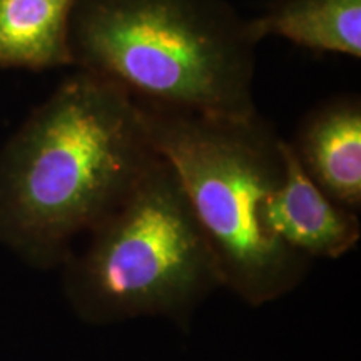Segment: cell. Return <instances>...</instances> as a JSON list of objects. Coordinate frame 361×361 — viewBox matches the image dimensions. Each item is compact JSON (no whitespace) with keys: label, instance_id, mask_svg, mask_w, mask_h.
<instances>
[{"label":"cell","instance_id":"1","mask_svg":"<svg viewBox=\"0 0 361 361\" xmlns=\"http://www.w3.org/2000/svg\"><path fill=\"white\" fill-rule=\"evenodd\" d=\"M157 159L139 102L78 71L0 147V243L34 268L62 266Z\"/></svg>","mask_w":361,"mask_h":361},{"label":"cell","instance_id":"2","mask_svg":"<svg viewBox=\"0 0 361 361\" xmlns=\"http://www.w3.org/2000/svg\"><path fill=\"white\" fill-rule=\"evenodd\" d=\"M256 42L228 0H78L71 64L152 106L247 119Z\"/></svg>","mask_w":361,"mask_h":361},{"label":"cell","instance_id":"3","mask_svg":"<svg viewBox=\"0 0 361 361\" xmlns=\"http://www.w3.org/2000/svg\"><path fill=\"white\" fill-rule=\"evenodd\" d=\"M139 106L152 147L174 169L213 247L223 288L252 308L295 291L311 261L259 223L261 204L283 180L284 139L261 114L236 119Z\"/></svg>","mask_w":361,"mask_h":361},{"label":"cell","instance_id":"4","mask_svg":"<svg viewBox=\"0 0 361 361\" xmlns=\"http://www.w3.org/2000/svg\"><path fill=\"white\" fill-rule=\"evenodd\" d=\"M87 238L62 264L66 296L84 323L166 318L186 328L223 288L213 247L161 156Z\"/></svg>","mask_w":361,"mask_h":361},{"label":"cell","instance_id":"5","mask_svg":"<svg viewBox=\"0 0 361 361\" xmlns=\"http://www.w3.org/2000/svg\"><path fill=\"white\" fill-rule=\"evenodd\" d=\"M283 180L261 204V228L310 261L346 256L361 239L358 214L336 204L316 186L288 141H283Z\"/></svg>","mask_w":361,"mask_h":361},{"label":"cell","instance_id":"6","mask_svg":"<svg viewBox=\"0 0 361 361\" xmlns=\"http://www.w3.org/2000/svg\"><path fill=\"white\" fill-rule=\"evenodd\" d=\"M310 179L336 204L361 211V101L331 97L311 109L290 142Z\"/></svg>","mask_w":361,"mask_h":361},{"label":"cell","instance_id":"7","mask_svg":"<svg viewBox=\"0 0 361 361\" xmlns=\"http://www.w3.org/2000/svg\"><path fill=\"white\" fill-rule=\"evenodd\" d=\"M247 22L258 44L274 35L313 52L361 57V0H273Z\"/></svg>","mask_w":361,"mask_h":361},{"label":"cell","instance_id":"8","mask_svg":"<svg viewBox=\"0 0 361 361\" xmlns=\"http://www.w3.org/2000/svg\"><path fill=\"white\" fill-rule=\"evenodd\" d=\"M78 0H0V67L71 64L69 22Z\"/></svg>","mask_w":361,"mask_h":361}]
</instances>
